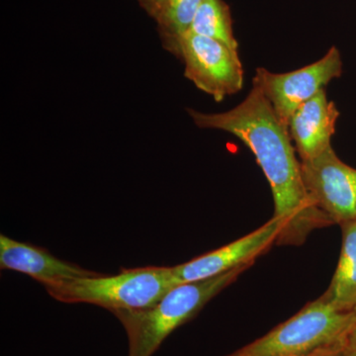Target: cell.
Here are the masks:
<instances>
[{"mask_svg":"<svg viewBox=\"0 0 356 356\" xmlns=\"http://www.w3.org/2000/svg\"><path fill=\"white\" fill-rule=\"evenodd\" d=\"M339 117V109L327 99L325 89L296 109L288 131L300 161L317 158L332 147Z\"/></svg>","mask_w":356,"mask_h":356,"instance_id":"10","label":"cell"},{"mask_svg":"<svg viewBox=\"0 0 356 356\" xmlns=\"http://www.w3.org/2000/svg\"><path fill=\"white\" fill-rule=\"evenodd\" d=\"M355 325L356 310H341L321 296L264 337L226 356H305L329 346H348Z\"/></svg>","mask_w":356,"mask_h":356,"instance_id":"3","label":"cell"},{"mask_svg":"<svg viewBox=\"0 0 356 356\" xmlns=\"http://www.w3.org/2000/svg\"><path fill=\"white\" fill-rule=\"evenodd\" d=\"M353 337H355V339H356V325H355V334H353Z\"/></svg>","mask_w":356,"mask_h":356,"instance_id":"17","label":"cell"},{"mask_svg":"<svg viewBox=\"0 0 356 356\" xmlns=\"http://www.w3.org/2000/svg\"><path fill=\"white\" fill-rule=\"evenodd\" d=\"M177 285L172 267L146 266L125 269L117 275L99 273L63 281L44 289L63 303L91 304L113 313L153 307Z\"/></svg>","mask_w":356,"mask_h":356,"instance_id":"4","label":"cell"},{"mask_svg":"<svg viewBox=\"0 0 356 356\" xmlns=\"http://www.w3.org/2000/svg\"><path fill=\"white\" fill-rule=\"evenodd\" d=\"M254 264H243L207 280L181 283L145 310L116 311L128 337V356H152L166 337L191 321L203 307Z\"/></svg>","mask_w":356,"mask_h":356,"instance_id":"2","label":"cell"},{"mask_svg":"<svg viewBox=\"0 0 356 356\" xmlns=\"http://www.w3.org/2000/svg\"><path fill=\"white\" fill-rule=\"evenodd\" d=\"M348 346H329V348H321V350L314 351L310 355L305 356H346Z\"/></svg>","mask_w":356,"mask_h":356,"instance_id":"15","label":"cell"},{"mask_svg":"<svg viewBox=\"0 0 356 356\" xmlns=\"http://www.w3.org/2000/svg\"><path fill=\"white\" fill-rule=\"evenodd\" d=\"M168 1V0H138L140 7L154 19L159 17Z\"/></svg>","mask_w":356,"mask_h":356,"instance_id":"14","label":"cell"},{"mask_svg":"<svg viewBox=\"0 0 356 356\" xmlns=\"http://www.w3.org/2000/svg\"><path fill=\"white\" fill-rule=\"evenodd\" d=\"M0 268L24 273L44 287L99 274L58 259L44 248L4 235H0Z\"/></svg>","mask_w":356,"mask_h":356,"instance_id":"9","label":"cell"},{"mask_svg":"<svg viewBox=\"0 0 356 356\" xmlns=\"http://www.w3.org/2000/svg\"><path fill=\"white\" fill-rule=\"evenodd\" d=\"M282 232V222L273 217L261 228L235 242L172 267L177 284L207 280L227 271L254 264L255 259L266 254L274 243H277Z\"/></svg>","mask_w":356,"mask_h":356,"instance_id":"8","label":"cell"},{"mask_svg":"<svg viewBox=\"0 0 356 356\" xmlns=\"http://www.w3.org/2000/svg\"><path fill=\"white\" fill-rule=\"evenodd\" d=\"M343 248L330 286L322 295L337 309L356 310V221L341 225Z\"/></svg>","mask_w":356,"mask_h":356,"instance_id":"11","label":"cell"},{"mask_svg":"<svg viewBox=\"0 0 356 356\" xmlns=\"http://www.w3.org/2000/svg\"><path fill=\"white\" fill-rule=\"evenodd\" d=\"M188 32L217 40L238 50L229 6L222 0H203Z\"/></svg>","mask_w":356,"mask_h":356,"instance_id":"12","label":"cell"},{"mask_svg":"<svg viewBox=\"0 0 356 356\" xmlns=\"http://www.w3.org/2000/svg\"><path fill=\"white\" fill-rule=\"evenodd\" d=\"M203 0H168L159 17L158 30L166 51L175 55L179 39L191 29Z\"/></svg>","mask_w":356,"mask_h":356,"instance_id":"13","label":"cell"},{"mask_svg":"<svg viewBox=\"0 0 356 356\" xmlns=\"http://www.w3.org/2000/svg\"><path fill=\"white\" fill-rule=\"evenodd\" d=\"M175 56L184 63V76L216 102L243 88L245 76L238 50L222 42L186 32Z\"/></svg>","mask_w":356,"mask_h":356,"instance_id":"5","label":"cell"},{"mask_svg":"<svg viewBox=\"0 0 356 356\" xmlns=\"http://www.w3.org/2000/svg\"><path fill=\"white\" fill-rule=\"evenodd\" d=\"M346 356H356V339L353 337L346 348Z\"/></svg>","mask_w":356,"mask_h":356,"instance_id":"16","label":"cell"},{"mask_svg":"<svg viewBox=\"0 0 356 356\" xmlns=\"http://www.w3.org/2000/svg\"><path fill=\"white\" fill-rule=\"evenodd\" d=\"M195 125L235 136L254 154L268 180L274 201L273 217L282 222L278 245H302L313 229L332 222L312 200L288 128L257 86L235 108L222 113L187 109Z\"/></svg>","mask_w":356,"mask_h":356,"instance_id":"1","label":"cell"},{"mask_svg":"<svg viewBox=\"0 0 356 356\" xmlns=\"http://www.w3.org/2000/svg\"><path fill=\"white\" fill-rule=\"evenodd\" d=\"M343 60L336 47L324 57L302 69L274 74L264 67L255 70L252 86L266 96L280 121L288 128L293 113L325 89L332 79L341 76Z\"/></svg>","mask_w":356,"mask_h":356,"instance_id":"6","label":"cell"},{"mask_svg":"<svg viewBox=\"0 0 356 356\" xmlns=\"http://www.w3.org/2000/svg\"><path fill=\"white\" fill-rule=\"evenodd\" d=\"M301 161L304 184L312 200L332 224L356 221V170L329 147L317 158Z\"/></svg>","mask_w":356,"mask_h":356,"instance_id":"7","label":"cell"}]
</instances>
